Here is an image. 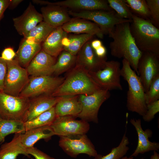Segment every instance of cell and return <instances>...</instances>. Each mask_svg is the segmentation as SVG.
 <instances>
[{
    "label": "cell",
    "mask_w": 159,
    "mask_h": 159,
    "mask_svg": "<svg viewBox=\"0 0 159 159\" xmlns=\"http://www.w3.org/2000/svg\"><path fill=\"white\" fill-rule=\"evenodd\" d=\"M130 23H122L114 27L108 34L112 39L109 47L112 56L126 59L138 75V64L142 52L136 45L131 34Z\"/></svg>",
    "instance_id": "6da1fadb"
},
{
    "label": "cell",
    "mask_w": 159,
    "mask_h": 159,
    "mask_svg": "<svg viewBox=\"0 0 159 159\" xmlns=\"http://www.w3.org/2000/svg\"><path fill=\"white\" fill-rule=\"evenodd\" d=\"M27 153L32 155L35 159H56L34 146L26 148Z\"/></svg>",
    "instance_id": "74e56055"
},
{
    "label": "cell",
    "mask_w": 159,
    "mask_h": 159,
    "mask_svg": "<svg viewBox=\"0 0 159 159\" xmlns=\"http://www.w3.org/2000/svg\"><path fill=\"white\" fill-rule=\"evenodd\" d=\"M64 79L51 75L31 77L19 96L30 99L43 95H50Z\"/></svg>",
    "instance_id": "ba28073f"
},
{
    "label": "cell",
    "mask_w": 159,
    "mask_h": 159,
    "mask_svg": "<svg viewBox=\"0 0 159 159\" xmlns=\"http://www.w3.org/2000/svg\"><path fill=\"white\" fill-rule=\"evenodd\" d=\"M21 134H15L10 142L2 144L0 147V159H16L20 154L29 158L30 156L27 153L26 148L21 141Z\"/></svg>",
    "instance_id": "484cf974"
},
{
    "label": "cell",
    "mask_w": 159,
    "mask_h": 159,
    "mask_svg": "<svg viewBox=\"0 0 159 159\" xmlns=\"http://www.w3.org/2000/svg\"><path fill=\"white\" fill-rule=\"evenodd\" d=\"M16 56V53L13 48L11 47L5 48L1 53V57L6 61H10L14 59Z\"/></svg>",
    "instance_id": "ab89813d"
},
{
    "label": "cell",
    "mask_w": 159,
    "mask_h": 159,
    "mask_svg": "<svg viewBox=\"0 0 159 159\" xmlns=\"http://www.w3.org/2000/svg\"><path fill=\"white\" fill-rule=\"evenodd\" d=\"M57 117H77L82 109L78 95L63 96L54 106Z\"/></svg>",
    "instance_id": "603a6c76"
},
{
    "label": "cell",
    "mask_w": 159,
    "mask_h": 159,
    "mask_svg": "<svg viewBox=\"0 0 159 159\" xmlns=\"http://www.w3.org/2000/svg\"><path fill=\"white\" fill-rule=\"evenodd\" d=\"M55 29L42 21L24 36V38L41 44Z\"/></svg>",
    "instance_id": "f546056e"
},
{
    "label": "cell",
    "mask_w": 159,
    "mask_h": 159,
    "mask_svg": "<svg viewBox=\"0 0 159 159\" xmlns=\"http://www.w3.org/2000/svg\"><path fill=\"white\" fill-rule=\"evenodd\" d=\"M41 49V44L36 43L24 38L16 52L15 59L21 66L26 68Z\"/></svg>",
    "instance_id": "d4e9b609"
},
{
    "label": "cell",
    "mask_w": 159,
    "mask_h": 159,
    "mask_svg": "<svg viewBox=\"0 0 159 159\" xmlns=\"http://www.w3.org/2000/svg\"><path fill=\"white\" fill-rule=\"evenodd\" d=\"M23 0H11V2L9 7L14 8L18 6Z\"/></svg>",
    "instance_id": "ee69618b"
},
{
    "label": "cell",
    "mask_w": 159,
    "mask_h": 159,
    "mask_svg": "<svg viewBox=\"0 0 159 159\" xmlns=\"http://www.w3.org/2000/svg\"><path fill=\"white\" fill-rule=\"evenodd\" d=\"M120 64L116 61L106 62L103 68L89 73L94 81L101 89L108 91L122 90L120 81Z\"/></svg>",
    "instance_id": "52a82bcc"
},
{
    "label": "cell",
    "mask_w": 159,
    "mask_h": 159,
    "mask_svg": "<svg viewBox=\"0 0 159 159\" xmlns=\"http://www.w3.org/2000/svg\"><path fill=\"white\" fill-rule=\"evenodd\" d=\"M159 112V100L147 105V110L142 116L143 120L147 122L152 120Z\"/></svg>",
    "instance_id": "8d00e7d4"
},
{
    "label": "cell",
    "mask_w": 159,
    "mask_h": 159,
    "mask_svg": "<svg viewBox=\"0 0 159 159\" xmlns=\"http://www.w3.org/2000/svg\"><path fill=\"white\" fill-rule=\"evenodd\" d=\"M107 1L110 7L120 17L132 20L133 14L124 0H108Z\"/></svg>",
    "instance_id": "836d02e7"
},
{
    "label": "cell",
    "mask_w": 159,
    "mask_h": 159,
    "mask_svg": "<svg viewBox=\"0 0 159 159\" xmlns=\"http://www.w3.org/2000/svg\"><path fill=\"white\" fill-rule=\"evenodd\" d=\"M150 159H159V154L155 151H153V154L151 156Z\"/></svg>",
    "instance_id": "f6af8a7d"
},
{
    "label": "cell",
    "mask_w": 159,
    "mask_h": 159,
    "mask_svg": "<svg viewBox=\"0 0 159 159\" xmlns=\"http://www.w3.org/2000/svg\"><path fill=\"white\" fill-rule=\"evenodd\" d=\"M110 96L109 91L102 89H100L91 94L78 95L82 109L77 117L87 122L98 123V115L99 109L102 104Z\"/></svg>",
    "instance_id": "30bf717a"
},
{
    "label": "cell",
    "mask_w": 159,
    "mask_h": 159,
    "mask_svg": "<svg viewBox=\"0 0 159 159\" xmlns=\"http://www.w3.org/2000/svg\"><path fill=\"white\" fill-rule=\"evenodd\" d=\"M56 117L54 107L33 119L24 122L25 131L33 128L49 126Z\"/></svg>",
    "instance_id": "83f0119b"
},
{
    "label": "cell",
    "mask_w": 159,
    "mask_h": 159,
    "mask_svg": "<svg viewBox=\"0 0 159 159\" xmlns=\"http://www.w3.org/2000/svg\"><path fill=\"white\" fill-rule=\"evenodd\" d=\"M56 58L47 54L42 49L32 59L26 68L31 77L51 75Z\"/></svg>",
    "instance_id": "9a60e30c"
},
{
    "label": "cell",
    "mask_w": 159,
    "mask_h": 159,
    "mask_svg": "<svg viewBox=\"0 0 159 159\" xmlns=\"http://www.w3.org/2000/svg\"><path fill=\"white\" fill-rule=\"evenodd\" d=\"M62 27L67 33L90 34L95 35L100 39H102L104 37L103 33L98 25L92 21L84 19H71Z\"/></svg>",
    "instance_id": "d6986e66"
},
{
    "label": "cell",
    "mask_w": 159,
    "mask_h": 159,
    "mask_svg": "<svg viewBox=\"0 0 159 159\" xmlns=\"http://www.w3.org/2000/svg\"><path fill=\"white\" fill-rule=\"evenodd\" d=\"M126 132L125 131L119 145L113 148L109 153L105 155L98 154L93 159H121L123 157L129 149L128 146L129 142Z\"/></svg>",
    "instance_id": "1f68e13d"
},
{
    "label": "cell",
    "mask_w": 159,
    "mask_h": 159,
    "mask_svg": "<svg viewBox=\"0 0 159 159\" xmlns=\"http://www.w3.org/2000/svg\"><path fill=\"white\" fill-rule=\"evenodd\" d=\"M100 89H101L94 81L87 71L75 65L50 96L59 97L88 95Z\"/></svg>",
    "instance_id": "7a4b0ae2"
},
{
    "label": "cell",
    "mask_w": 159,
    "mask_h": 159,
    "mask_svg": "<svg viewBox=\"0 0 159 159\" xmlns=\"http://www.w3.org/2000/svg\"><path fill=\"white\" fill-rule=\"evenodd\" d=\"M30 99L0 92V118L25 122Z\"/></svg>",
    "instance_id": "8992f818"
},
{
    "label": "cell",
    "mask_w": 159,
    "mask_h": 159,
    "mask_svg": "<svg viewBox=\"0 0 159 159\" xmlns=\"http://www.w3.org/2000/svg\"><path fill=\"white\" fill-rule=\"evenodd\" d=\"M130 29L140 50L159 55V29L150 21L133 14Z\"/></svg>",
    "instance_id": "3957f363"
},
{
    "label": "cell",
    "mask_w": 159,
    "mask_h": 159,
    "mask_svg": "<svg viewBox=\"0 0 159 159\" xmlns=\"http://www.w3.org/2000/svg\"><path fill=\"white\" fill-rule=\"evenodd\" d=\"M59 145L67 155L76 158L80 154L95 157L98 153L86 134L60 137Z\"/></svg>",
    "instance_id": "8fae6325"
},
{
    "label": "cell",
    "mask_w": 159,
    "mask_h": 159,
    "mask_svg": "<svg viewBox=\"0 0 159 159\" xmlns=\"http://www.w3.org/2000/svg\"><path fill=\"white\" fill-rule=\"evenodd\" d=\"M7 71L6 62L0 56V92H3Z\"/></svg>",
    "instance_id": "f35d334b"
},
{
    "label": "cell",
    "mask_w": 159,
    "mask_h": 159,
    "mask_svg": "<svg viewBox=\"0 0 159 159\" xmlns=\"http://www.w3.org/2000/svg\"><path fill=\"white\" fill-rule=\"evenodd\" d=\"M133 157H127L126 156H124L121 159H133ZM140 159H144L143 158H142Z\"/></svg>",
    "instance_id": "bcb514c9"
},
{
    "label": "cell",
    "mask_w": 159,
    "mask_h": 159,
    "mask_svg": "<svg viewBox=\"0 0 159 159\" xmlns=\"http://www.w3.org/2000/svg\"><path fill=\"white\" fill-rule=\"evenodd\" d=\"M107 57L100 58L96 54L88 41L83 46L76 55V65L84 68L88 72H95L102 69Z\"/></svg>",
    "instance_id": "5bb4252c"
},
{
    "label": "cell",
    "mask_w": 159,
    "mask_h": 159,
    "mask_svg": "<svg viewBox=\"0 0 159 159\" xmlns=\"http://www.w3.org/2000/svg\"><path fill=\"white\" fill-rule=\"evenodd\" d=\"M147 105L159 100V74L153 79L148 91L145 92Z\"/></svg>",
    "instance_id": "e575fe53"
},
{
    "label": "cell",
    "mask_w": 159,
    "mask_h": 159,
    "mask_svg": "<svg viewBox=\"0 0 159 159\" xmlns=\"http://www.w3.org/2000/svg\"><path fill=\"white\" fill-rule=\"evenodd\" d=\"M69 15L75 18H82L92 21L98 25L104 34H108L117 25L131 22V20L122 18L115 12L111 10H94L69 11Z\"/></svg>",
    "instance_id": "5b68a950"
},
{
    "label": "cell",
    "mask_w": 159,
    "mask_h": 159,
    "mask_svg": "<svg viewBox=\"0 0 159 159\" xmlns=\"http://www.w3.org/2000/svg\"><path fill=\"white\" fill-rule=\"evenodd\" d=\"M130 122L135 127L138 135L137 147L130 156L136 157L140 154H143L151 151H158L159 149V143L152 142L149 140V138L152 135V131L149 129L143 130L140 119H131Z\"/></svg>",
    "instance_id": "ac0fdd59"
},
{
    "label": "cell",
    "mask_w": 159,
    "mask_h": 159,
    "mask_svg": "<svg viewBox=\"0 0 159 159\" xmlns=\"http://www.w3.org/2000/svg\"><path fill=\"white\" fill-rule=\"evenodd\" d=\"M137 70L138 75L146 92L153 79L159 74V55L142 52L138 61Z\"/></svg>",
    "instance_id": "4fadbf2b"
},
{
    "label": "cell",
    "mask_w": 159,
    "mask_h": 159,
    "mask_svg": "<svg viewBox=\"0 0 159 159\" xmlns=\"http://www.w3.org/2000/svg\"><path fill=\"white\" fill-rule=\"evenodd\" d=\"M49 126L55 135L59 137L86 134L90 128L88 122L69 116L57 117Z\"/></svg>",
    "instance_id": "7c38bea8"
},
{
    "label": "cell",
    "mask_w": 159,
    "mask_h": 159,
    "mask_svg": "<svg viewBox=\"0 0 159 159\" xmlns=\"http://www.w3.org/2000/svg\"><path fill=\"white\" fill-rule=\"evenodd\" d=\"M11 0H0V19L4 11L10 4Z\"/></svg>",
    "instance_id": "60d3db41"
},
{
    "label": "cell",
    "mask_w": 159,
    "mask_h": 159,
    "mask_svg": "<svg viewBox=\"0 0 159 159\" xmlns=\"http://www.w3.org/2000/svg\"><path fill=\"white\" fill-rule=\"evenodd\" d=\"M94 36L86 34L68 36L69 41V44L67 46L64 47V50L76 56L83 46L92 38Z\"/></svg>",
    "instance_id": "4dcf8cb0"
},
{
    "label": "cell",
    "mask_w": 159,
    "mask_h": 159,
    "mask_svg": "<svg viewBox=\"0 0 159 159\" xmlns=\"http://www.w3.org/2000/svg\"><path fill=\"white\" fill-rule=\"evenodd\" d=\"M40 4L55 5L80 11L111 10L107 1L104 0H66L55 2L41 0Z\"/></svg>",
    "instance_id": "e0dca14e"
},
{
    "label": "cell",
    "mask_w": 159,
    "mask_h": 159,
    "mask_svg": "<svg viewBox=\"0 0 159 159\" xmlns=\"http://www.w3.org/2000/svg\"><path fill=\"white\" fill-rule=\"evenodd\" d=\"M62 97L43 95L29 99V103L25 122L33 119L54 107Z\"/></svg>",
    "instance_id": "44dd1931"
},
{
    "label": "cell",
    "mask_w": 159,
    "mask_h": 159,
    "mask_svg": "<svg viewBox=\"0 0 159 159\" xmlns=\"http://www.w3.org/2000/svg\"><path fill=\"white\" fill-rule=\"evenodd\" d=\"M43 21L54 28L62 26L70 19L65 8L55 5H48L41 8Z\"/></svg>",
    "instance_id": "ffe728a7"
},
{
    "label": "cell",
    "mask_w": 159,
    "mask_h": 159,
    "mask_svg": "<svg viewBox=\"0 0 159 159\" xmlns=\"http://www.w3.org/2000/svg\"><path fill=\"white\" fill-rule=\"evenodd\" d=\"M96 55L100 58L106 57L107 50L105 47L102 45L95 50H94Z\"/></svg>",
    "instance_id": "b9f144b4"
},
{
    "label": "cell",
    "mask_w": 159,
    "mask_h": 159,
    "mask_svg": "<svg viewBox=\"0 0 159 159\" xmlns=\"http://www.w3.org/2000/svg\"><path fill=\"white\" fill-rule=\"evenodd\" d=\"M133 14L140 17L151 21V16L145 0H124Z\"/></svg>",
    "instance_id": "d6a6232c"
},
{
    "label": "cell",
    "mask_w": 159,
    "mask_h": 159,
    "mask_svg": "<svg viewBox=\"0 0 159 159\" xmlns=\"http://www.w3.org/2000/svg\"><path fill=\"white\" fill-rule=\"evenodd\" d=\"M62 26L55 28L47 37L41 44L42 49L55 58L64 50L62 41L67 36Z\"/></svg>",
    "instance_id": "7402d4cb"
},
{
    "label": "cell",
    "mask_w": 159,
    "mask_h": 159,
    "mask_svg": "<svg viewBox=\"0 0 159 159\" xmlns=\"http://www.w3.org/2000/svg\"><path fill=\"white\" fill-rule=\"evenodd\" d=\"M6 61L7 71L3 92L18 96L29 81V75L26 68L21 66L15 59Z\"/></svg>",
    "instance_id": "9c48e42d"
},
{
    "label": "cell",
    "mask_w": 159,
    "mask_h": 159,
    "mask_svg": "<svg viewBox=\"0 0 159 159\" xmlns=\"http://www.w3.org/2000/svg\"><path fill=\"white\" fill-rule=\"evenodd\" d=\"M121 76L128 83L126 106L127 110L143 116L147 110L145 101V92L139 76L132 68L128 62L122 61Z\"/></svg>",
    "instance_id": "277c9868"
},
{
    "label": "cell",
    "mask_w": 159,
    "mask_h": 159,
    "mask_svg": "<svg viewBox=\"0 0 159 159\" xmlns=\"http://www.w3.org/2000/svg\"><path fill=\"white\" fill-rule=\"evenodd\" d=\"M25 131L24 122L0 118V144L4 141L8 135L12 133L22 134Z\"/></svg>",
    "instance_id": "4316f807"
},
{
    "label": "cell",
    "mask_w": 159,
    "mask_h": 159,
    "mask_svg": "<svg viewBox=\"0 0 159 159\" xmlns=\"http://www.w3.org/2000/svg\"><path fill=\"white\" fill-rule=\"evenodd\" d=\"M18 33L24 37L43 20L42 15L30 2L23 14L13 19Z\"/></svg>",
    "instance_id": "2e32d148"
},
{
    "label": "cell",
    "mask_w": 159,
    "mask_h": 159,
    "mask_svg": "<svg viewBox=\"0 0 159 159\" xmlns=\"http://www.w3.org/2000/svg\"><path fill=\"white\" fill-rule=\"evenodd\" d=\"M54 135V133L50 126H46L27 130L21 134V141L24 147L27 148L34 147L40 139L48 141Z\"/></svg>",
    "instance_id": "cb8c5ba5"
},
{
    "label": "cell",
    "mask_w": 159,
    "mask_h": 159,
    "mask_svg": "<svg viewBox=\"0 0 159 159\" xmlns=\"http://www.w3.org/2000/svg\"><path fill=\"white\" fill-rule=\"evenodd\" d=\"M151 16V21L156 27L159 26V0H146Z\"/></svg>",
    "instance_id": "d590c367"
},
{
    "label": "cell",
    "mask_w": 159,
    "mask_h": 159,
    "mask_svg": "<svg viewBox=\"0 0 159 159\" xmlns=\"http://www.w3.org/2000/svg\"><path fill=\"white\" fill-rule=\"evenodd\" d=\"M102 45L101 41L99 39H95L91 42V46L94 50L97 49Z\"/></svg>",
    "instance_id": "7bdbcfd3"
},
{
    "label": "cell",
    "mask_w": 159,
    "mask_h": 159,
    "mask_svg": "<svg viewBox=\"0 0 159 159\" xmlns=\"http://www.w3.org/2000/svg\"><path fill=\"white\" fill-rule=\"evenodd\" d=\"M76 56L63 50L53 67V74L58 76L72 69L76 64Z\"/></svg>",
    "instance_id": "f1b7e54d"
}]
</instances>
